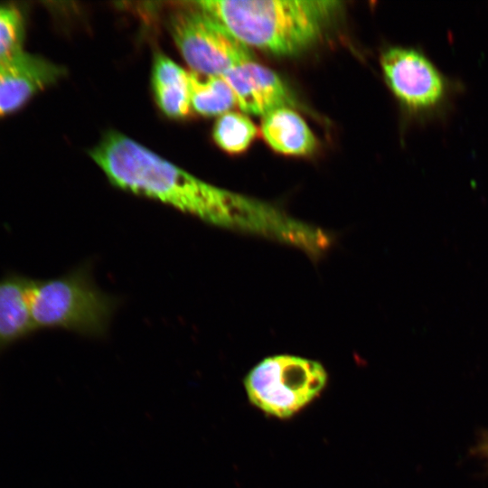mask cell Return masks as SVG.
I'll use <instances>...</instances> for the list:
<instances>
[{"mask_svg":"<svg viewBox=\"0 0 488 488\" xmlns=\"http://www.w3.org/2000/svg\"><path fill=\"white\" fill-rule=\"evenodd\" d=\"M89 155L117 188L213 226L244 230L250 198L201 180L120 132H107Z\"/></svg>","mask_w":488,"mask_h":488,"instance_id":"obj_1","label":"cell"},{"mask_svg":"<svg viewBox=\"0 0 488 488\" xmlns=\"http://www.w3.org/2000/svg\"><path fill=\"white\" fill-rule=\"evenodd\" d=\"M235 39L277 55L298 52L314 42L338 9L335 1L204 0L193 2Z\"/></svg>","mask_w":488,"mask_h":488,"instance_id":"obj_2","label":"cell"},{"mask_svg":"<svg viewBox=\"0 0 488 488\" xmlns=\"http://www.w3.org/2000/svg\"><path fill=\"white\" fill-rule=\"evenodd\" d=\"M30 305L35 330L62 329L88 337L108 332L117 302L98 287L89 267L48 279H31Z\"/></svg>","mask_w":488,"mask_h":488,"instance_id":"obj_3","label":"cell"},{"mask_svg":"<svg viewBox=\"0 0 488 488\" xmlns=\"http://www.w3.org/2000/svg\"><path fill=\"white\" fill-rule=\"evenodd\" d=\"M328 381L324 367L303 357H267L245 376L249 402L266 415L289 419L317 399Z\"/></svg>","mask_w":488,"mask_h":488,"instance_id":"obj_4","label":"cell"},{"mask_svg":"<svg viewBox=\"0 0 488 488\" xmlns=\"http://www.w3.org/2000/svg\"><path fill=\"white\" fill-rule=\"evenodd\" d=\"M380 65L389 88L411 114L432 120L449 108L455 85L421 51L389 47L381 54Z\"/></svg>","mask_w":488,"mask_h":488,"instance_id":"obj_5","label":"cell"},{"mask_svg":"<svg viewBox=\"0 0 488 488\" xmlns=\"http://www.w3.org/2000/svg\"><path fill=\"white\" fill-rule=\"evenodd\" d=\"M171 13L168 29L192 70L221 76L236 65L253 59L249 49L215 18L193 2Z\"/></svg>","mask_w":488,"mask_h":488,"instance_id":"obj_6","label":"cell"},{"mask_svg":"<svg viewBox=\"0 0 488 488\" xmlns=\"http://www.w3.org/2000/svg\"><path fill=\"white\" fill-rule=\"evenodd\" d=\"M65 74L62 66L26 51L0 61V117L20 108Z\"/></svg>","mask_w":488,"mask_h":488,"instance_id":"obj_7","label":"cell"},{"mask_svg":"<svg viewBox=\"0 0 488 488\" xmlns=\"http://www.w3.org/2000/svg\"><path fill=\"white\" fill-rule=\"evenodd\" d=\"M221 77L233 91L239 108L247 114L265 116L295 103L278 75L253 59L236 65Z\"/></svg>","mask_w":488,"mask_h":488,"instance_id":"obj_8","label":"cell"},{"mask_svg":"<svg viewBox=\"0 0 488 488\" xmlns=\"http://www.w3.org/2000/svg\"><path fill=\"white\" fill-rule=\"evenodd\" d=\"M31 279L15 274L0 279V351L36 331L30 305Z\"/></svg>","mask_w":488,"mask_h":488,"instance_id":"obj_9","label":"cell"},{"mask_svg":"<svg viewBox=\"0 0 488 488\" xmlns=\"http://www.w3.org/2000/svg\"><path fill=\"white\" fill-rule=\"evenodd\" d=\"M261 134L274 151L286 155H307L317 145L305 121L288 107L276 108L263 116Z\"/></svg>","mask_w":488,"mask_h":488,"instance_id":"obj_10","label":"cell"},{"mask_svg":"<svg viewBox=\"0 0 488 488\" xmlns=\"http://www.w3.org/2000/svg\"><path fill=\"white\" fill-rule=\"evenodd\" d=\"M152 86L156 103L164 115L183 118L190 114L188 72L161 52L154 59Z\"/></svg>","mask_w":488,"mask_h":488,"instance_id":"obj_11","label":"cell"},{"mask_svg":"<svg viewBox=\"0 0 488 488\" xmlns=\"http://www.w3.org/2000/svg\"><path fill=\"white\" fill-rule=\"evenodd\" d=\"M191 107L205 117L221 116L237 105L233 91L221 76L188 71Z\"/></svg>","mask_w":488,"mask_h":488,"instance_id":"obj_12","label":"cell"},{"mask_svg":"<svg viewBox=\"0 0 488 488\" xmlns=\"http://www.w3.org/2000/svg\"><path fill=\"white\" fill-rule=\"evenodd\" d=\"M257 132V127L249 117L237 112H227L215 121L212 138L222 151L236 155L249 148Z\"/></svg>","mask_w":488,"mask_h":488,"instance_id":"obj_13","label":"cell"},{"mask_svg":"<svg viewBox=\"0 0 488 488\" xmlns=\"http://www.w3.org/2000/svg\"><path fill=\"white\" fill-rule=\"evenodd\" d=\"M24 19L22 12L11 5H0V61L23 52Z\"/></svg>","mask_w":488,"mask_h":488,"instance_id":"obj_14","label":"cell"},{"mask_svg":"<svg viewBox=\"0 0 488 488\" xmlns=\"http://www.w3.org/2000/svg\"><path fill=\"white\" fill-rule=\"evenodd\" d=\"M474 455H479L488 464V431L483 432L474 450Z\"/></svg>","mask_w":488,"mask_h":488,"instance_id":"obj_15","label":"cell"}]
</instances>
